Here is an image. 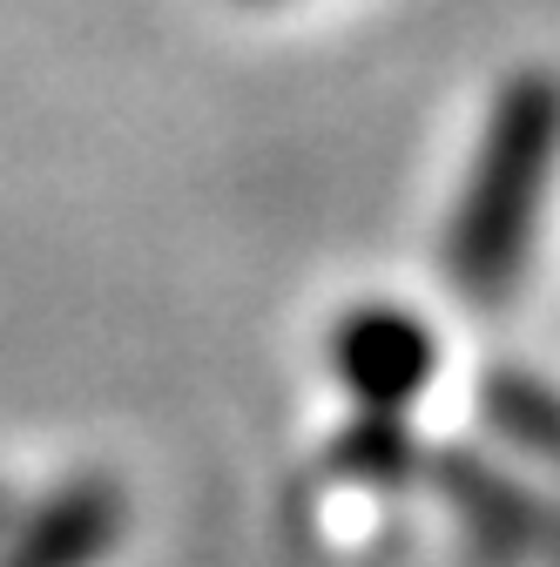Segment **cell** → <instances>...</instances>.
<instances>
[{
	"label": "cell",
	"instance_id": "6da1fadb",
	"mask_svg": "<svg viewBox=\"0 0 560 567\" xmlns=\"http://www.w3.org/2000/svg\"><path fill=\"white\" fill-rule=\"evenodd\" d=\"M553 163H560V82L533 68V75H514L500 89L473 176L459 189V217L446 230V270L473 305H500L520 284Z\"/></svg>",
	"mask_w": 560,
	"mask_h": 567
},
{
	"label": "cell",
	"instance_id": "7a4b0ae2",
	"mask_svg": "<svg viewBox=\"0 0 560 567\" xmlns=\"http://www.w3.org/2000/svg\"><path fill=\"white\" fill-rule=\"evenodd\" d=\"M115 540H122V493L108 480H82V486H61L14 534L0 567H95L115 554Z\"/></svg>",
	"mask_w": 560,
	"mask_h": 567
},
{
	"label": "cell",
	"instance_id": "3957f363",
	"mask_svg": "<svg viewBox=\"0 0 560 567\" xmlns=\"http://www.w3.org/2000/svg\"><path fill=\"white\" fill-rule=\"evenodd\" d=\"M338 372L365 405H398L405 392H418V379L433 372V338L418 331L405 311H392V305L359 311L338 331Z\"/></svg>",
	"mask_w": 560,
	"mask_h": 567
},
{
	"label": "cell",
	"instance_id": "277c9868",
	"mask_svg": "<svg viewBox=\"0 0 560 567\" xmlns=\"http://www.w3.org/2000/svg\"><path fill=\"white\" fill-rule=\"evenodd\" d=\"M494 419L500 433H514L527 453L560 466V399L533 379H494Z\"/></svg>",
	"mask_w": 560,
	"mask_h": 567
}]
</instances>
